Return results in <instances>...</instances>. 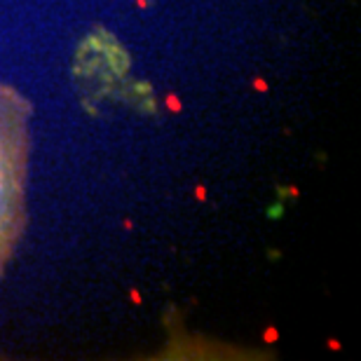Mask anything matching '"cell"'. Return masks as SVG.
<instances>
[{
  "label": "cell",
  "instance_id": "6da1fadb",
  "mask_svg": "<svg viewBox=\"0 0 361 361\" xmlns=\"http://www.w3.org/2000/svg\"><path fill=\"white\" fill-rule=\"evenodd\" d=\"M29 118V101L0 82V272L15 254L26 221Z\"/></svg>",
  "mask_w": 361,
  "mask_h": 361
}]
</instances>
